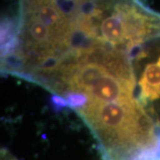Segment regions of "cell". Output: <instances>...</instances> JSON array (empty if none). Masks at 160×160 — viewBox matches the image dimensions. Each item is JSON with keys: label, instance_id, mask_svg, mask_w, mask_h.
I'll use <instances>...</instances> for the list:
<instances>
[{"label": "cell", "instance_id": "obj_1", "mask_svg": "<svg viewBox=\"0 0 160 160\" xmlns=\"http://www.w3.org/2000/svg\"><path fill=\"white\" fill-rule=\"evenodd\" d=\"M1 160H17L6 149L1 150Z\"/></svg>", "mask_w": 160, "mask_h": 160}]
</instances>
